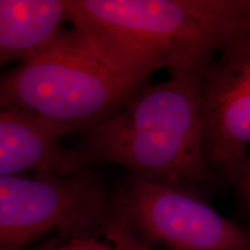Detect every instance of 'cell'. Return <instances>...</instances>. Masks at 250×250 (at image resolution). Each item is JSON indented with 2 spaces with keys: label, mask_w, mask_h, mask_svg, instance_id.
<instances>
[{
  "label": "cell",
  "mask_w": 250,
  "mask_h": 250,
  "mask_svg": "<svg viewBox=\"0 0 250 250\" xmlns=\"http://www.w3.org/2000/svg\"><path fill=\"white\" fill-rule=\"evenodd\" d=\"M208 66L144 85L116 114L64 146L56 174L112 164L134 176L199 193L202 184L218 180L204 153L201 88Z\"/></svg>",
  "instance_id": "6da1fadb"
},
{
  "label": "cell",
  "mask_w": 250,
  "mask_h": 250,
  "mask_svg": "<svg viewBox=\"0 0 250 250\" xmlns=\"http://www.w3.org/2000/svg\"><path fill=\"white\" fill-rule=\"evenodd\" d=\"M151 74L73 27L0 74V107L70 136L116 114Z\"/></svg>",
  "instance_id": "7a4b0ae2"
},
{
  "label": "cell",
  "mask_w": 250,
  "mask_h": 250,
  "mask_svg": "<svg viewBox=\"0 0 250 250\" xmlns=\"http://www.w3.org/2000/svg\"><path fill=\"white\" fill-rule=\"evenodd\" d=\"M68 21L137 66H208L249 29L245 0H66Z\"/></svg>",
  "instance_id": "3957f363"
},
{
  "label": "cell",
  "mask_w": 250,
  "mask_h": 250,
  "mask_svg": "<svg viewBox=\"0 0 250 250\" xmlns=\"http://www.w3.org/2000/svg\"><path fill=\"white\" fill-rule=\"evenodd\" d=\"M110 208L139 250H250V229L199 193L130 174L110 195Z\"/></svg>",
  "instance_id": "277c9868"
},
{
  "label": "cell",
  "mask_w": 250,
  "mask_h": 250,
  "mask_svg": "<svg viewBox=\"0 0 250 250\" xmlns=\"http://www.w3.org/2000/svg\"><path fill=\"white\" fill-rule=\"evenodd\" d=\"M110 193L87 169L0 176V250H27L105 210Z\"/></svg>",
  "instance_id": "5b68a950"
},
{
  "label": "cell",
  "mask_w": 250,
  "mask_h": 250,
  "mask_svg": "<svg viewBox=\"0 0 250 250\" xmlns=\"http://www.w3.org/2000/svg\"><path fill=\"white\" fill-rule=\"evenodd\" d=\"M201 100L206 161L218 180L232 182L250 144V28L208 64Z\"/></svg>",
  "instance_id": "8992f818"
},
{
  "label": "cell",
  "mask_w": 250,
  "mask_h": 250,
  "mask_svg": "<svg viewBox=\"0 0 250 250\" xmlns=\"http://www.w3.org/2000/svg\"><path fill=\"white\" fill-rule=\"evenodd\" d=\"M65 21L66 0H0V67L39 54L65 29Z\"/></svg>",
  "instance_id": "52a82bcc"
},
{
  "label": "cell",
  "mask_w": 250,
  "mask_h": 250,
  "mask_svg": "<svg viewBox=\"0 0 250 250\" xmlns=\"http://www.w3.org/2000/svg\"><path fill=\"white\" fill-rule=\"evenodd\" d=\"M67 136L57 127L0 107V176L56 174Z\"/></svg>",
  "instance_id": "ba28073f"
},
{
  "label": "cell",
  "mask_w": 250,
  "mask_h": 250,
  "mask_svg": "<svg viewBox=\"0 0 250 250\" xmlns=\"http://www.w3.org/2000/svg\"><path fill=\"white\" fill-rule=\"evenodd\" d=\"M27 250H139L112 214L105 210L46 237Z\"/></svg>",
  "instance_id": "9c48e42d"
},
{
  "label": "cell",
  "mask_w": 250,
  "mask_h": 250,
  "mask_svg": "<svg viewBox=\"0 0 250 250\" xmlns=\"http://www.w3.org/2000/svg\"><path fill=\"white\" fill-rule=\"evenodd\" d=\"M243 208L250 213V154L243 160L232 182Z\"/></svg>",
  "instance_id": "30bf717a"
},
{
  "label": "cell",
  "mask_w": 250,
  "mask_h": 250,
  "mask_svg": "<svg viewBox=\"0 0 250 250\" xmlns=\"http://www.w3.org/2000/svg\"><path fill=\"white\" fill-rule=\"evenodd\" d=\"M246 2V8H247V14H248V19L250 22V0H245Z\"/></svg>",
  "instance_id": "8fae6325"
}]
</instances>
